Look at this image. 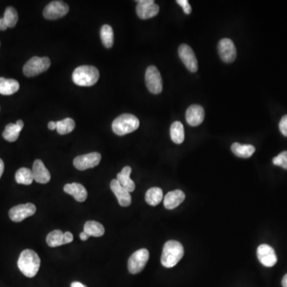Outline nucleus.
<instances>
[{
	"label": "nucleus",
	"mask_w": 287,
	"mask_h": 287,
	"mask_svg": "<svg viewBox=\"0 0 287 287\" xmlns=\"http://www.w3.org/2000/svg\"><path fill=\"white\" fill-rule=\"evenodd\" d=\"M50 65L51 62L50 58L47 57L40 58L34 56L24 65L23 74L26 77L31 78L46 71L50 68Z\"/></svg>",
	"instance_id": "obj_5"
},
{
	"label": "nucleus",
	"mask_w": 287,
	"mask_h": 287,
	"mask_svg": "<svg viewBox=\"0 0 287 287\" xmlns=\"http://www.w3.org/2000/svg\"><path fill=\"white\" fill-rule=\"evenodd\" d=\"M279 130L283 136L287 137V115L283 116L282 118L279 123Z\"/></svg>",
	"instance_id": "obj_34"
},
{
	"label": "nucleus",
	"mask_w": 287,
	"mask_h": 287,
	"mask_svg": "<svg viewBox=\"0 0 287 287\" xmlns=\"http://www.w3.org/2000/svg\"><path fill=\"white\" fill-rule=\"evenodd\" d=\"M205 117L204 110L199 105H192L186 112V121L191 126H198L203 123Z\"/></svg>",
	"instance_id": "obj_17"
},
{
	"label": "nucleus",
	"mask_w": 287,
	"mask_h": 287,
	"mask_svg": "<svg viewBox=\"0 0 287 287\" xmlns=\"http://www.w3.org/2000/svg\"><path fill=\"white\" fill-rule=\"evenodd\" d=\"M257 256L264 267H272L277 263L278 258L275 250L267 244H262L258 247Z\"/></svg>",
	"instance_id": "obj_15"
},
{
	"label": "nucleus",
	"mask_w": 287,
	"mask_h": 287,
	"mask_svg": "<svg viewBox=\"0 0 287 287\" xmlns=\"http://www.w3.org/2000/svg\"><path fill=\"white\" fill-rule=\"evenodd\" d=\"M149 259V252L145 248L135 251L128 261V269L130 273L137 275L143 271Z\"/></svg>",
	"instance_id": "obj_6"
},
{
	"label": "nucleus",
	"mask_w": 287,
	"mask_h": 287,
	"mask_svg": "<svg viewBox=\"0 0 287 287\" xmlns=\"http://www.w3.org/2000/svg\"><path fill=\"white\" fill-rule=\"evenodd\" d=\"M19 90V83L14 79L0 78V94L12 95Z\"/></svg>",
	"instance_id": "obj_22"
},
{
	"label": "nucleus",
	"mask_w": 287,
	"mask_h": 287,
	"mask_svg": "<svg viewBox=\"0 0 287 287\" xmlns=\"http://www.w3.org/2000/svg\"><path fill=\"white\" fill-rule=\"evenodd\" d=\"M101 39L102 43L106 48H111L114 45V30L111 26L106 24L102 26L101 29Z\"/></svg>",
	"instance_id": "obj_29"
},
{
	"label": "nucleus",
	"mask_w": 287,
	"mask_h": 287,
	"mask_svg": "<svg viewBox=\"0 0 287 287\" xmlns=\"http://www.w3.org/2000/svg\"><path fill=\"white\" fill-rule=\"evenodd\" d=\"M84 232H86L89 236L101 237L105 234V228L102 223L97 221H87L84 225Z\"/></svg>",
	"instance_id": "obj_24"
},
{
	"label": "nucleus",
	"mask_w": 287,
	"mask_h": 287,
	"mask_svg": "<svg viewBox=\"0 0 287 287\" xmlns=\"http://www.w3.org/2000/svg\"><path fill=\"white\" fill-rule=\"evenodd\" d=\"M32 173L34 180L39 183H47L51 179L50 171L46 168L41 159L34 160Z\"/></svg>",
	"instance_id": "obj_18"
},
{
	"label": "nucleus",
	"mask_w": 287,
	"mask_h": 287,
	"mask_svg": "<svg viewBox=\"0 0 287 287\" xmlns=\"http://www.w3.org/2000/svg\"><path fill=\"white\" fill-rule=\"evenodd\" d=\"M170 135L172 142L177 144H180L184 141V130L183 124L179 122H175L170 128Z\"/></svg>",
	"instance_id": "obj_25"
},
{
	"label": "nucleus",
	"mask_w": 287,
	"mask_h": 287,
	"mask_svg": "<svg viewBox=\"0 0 287 287\" xmlns=\"http://www.w3.org/2000/svg\"><path fill=\"white\" fill-rule=\"evenodd\" d=\"M184 254L183 245L175 240L166 242L162 252L161 264L166 268L175 267L183 258Z\"/></svg>",
	"instance_id": "obj_2"
},
{
	"label": "nucleus",
	"mask_w": 287,
	"mask_h": 287,
	"mask_svg": "<svg viewBox=\"0 0 287 287\" xmlns=\"http://www.w3.org/2000/svg\"><path fill=\"white\" fill-rule=\"evenodd\" d=\"M70 287H86V286L82 284V283H79V282H74V283H71Z\"/></svg>",
	"instance_id": "obj_38"
},
{
	"label": "nucleus",
	"mask_w": 287,
	"mask_h": 287,
	"mask_svg": "<svg viewBox=\"0 0 287 287\" xmlns=\"http://www.w3.org/2000/svg\"><path fill=\"white\" fill-rule=\"evenodd\" d=\"M4 171V163L2 159H0V178L2 175Z\"/></svg>",
	"instance_id": "obj_39"
},
{
	"label": "nucleus",
	"mask_w": 287,
	"mask_h": 287,
	"mask_svg": "<svg viewBox=\"0 0 287 287\" xmlns=\"http://www.w3.org/2000/svg\"><path fill=\"white\" fill-rule=\"evenodd\" d=\"M185 199V194L181 190H175L166 194L163 199V205L168 210L175 209Z\"/></svg>",
	"instance_id": "obj_19"
},
{
	"label": "nucleus",
	"mask_w": 287,
	"mask_h": 287,
	"mask_svg": "<svg viewBox=\"0 0 287 287\" xmlns=\"http://www.w3.org/2000/svg\"><path fill=\"white\" fill-rule=\"evenodd\" d=\"M40 264L39 256L33 250H24L20 254L18 260V269L26 277H34L39 270Z\"/></svg>",
	"instance_id": "obj_1"
},
{
	"label": "nucleus",
	"mask_w": 287,
	"mask_h": 287,
	"mask_svg": "<svg viewBox=\"0 0 287 287\" xmlns=\"http://www.w3.org/2000/svg\"><path fill=\"white\" fill-rule=\"evenodd\" d=\"M57 132L61 135L70 134L75 128V122L72 118H67L56 122Z\"/></svg>",
	"instance_id": "obj_30"
},
{
	"label": "nucleus",
	"mask_w": 287,
	"mask_h": 287,
	"mask_svg": "<svg viewBox=\"0 0 287 287\" xmlns=\"http://www.w3.org/2000/svg\"><path fill=\"white\" fill-rule=\"evenodd\" d=\"M64 191L71 195L78 202L86 201L88 193L86 187L78 183H67L64 186Z\"/></svg>",
	"instance_id": "obj_20"
},
{
	"label": "nucleus",
	"mask_w": 287,
	"mask_h": 287,
	"mask_svg": "<svg viewBox=\"0 0 287 287\" xmlns=\"http://www.w3.org/2000/svg\"><path fill=\"white\" fill-rule=\"evenodd\" d=\"M139 126V120L136 116L124 114L114 120L112 129L117 135L125 136L138 130Z\"/></svg>",
	"instance_id": "obj_4"
},
{
	"label": "nucleus",
	"mask_w": 287,
	"mask_h": 287,
	"mask_svg": "<svg viewBox=\"0 0 287 287\" xmlns=\"http://www.w3.org/2000/svg\"><path fill=\"white\" fill-rule=\"evenodd\" d=\"M163 199V191L159 187H151L145 194V200L147 204L156 206Z\"/></svg>",
	"instance_id": "obj_26"
},
{
	"label": "nucleus",
	"mask_w": 287,
	"mask_h": 287,
	"mask_svg": "<svg viewBox=\"0 0 287 287\" xmlns=\"http://www.w3.org/2000/svg\"><path fill=\"white\" fill-rule=\"evenodd\" d=\"M231 151L239 157L249 158L255 151V147L251 144H241L239 143H234L231 145Z\"/></svg>",
	"instance_id": "obj_23"
},
{
	"label": "nucleus",
	"mask_w": 287,
	"mask_h": 287,
	"mask_svg": "<svg viewBox=\"0 0 287 287\" xmlns=\"http://www.w3.org/2000/svg\"><path fill=\"white\" fill-rule=\"evenodd\" d=\"M110 188L118 199V203L122 207H129L132 203V197L130 192L124 188L118 179H113L110 183Z\"/></svg>",
	"instance_id": "obj_16"
},
{
	"label": "nucleus",
	"mask_w": 287,
	"mask_h": 287,
	"mask_svg": "<svg viewBox=\"0 0 287 287\" xmlns=\"http://www.w3.org/2000/svg\"><path fill=\"white\" fill-rule=\"evenodd\" d=\"M178 54L187 70L191 73L198 70V62L193 50L187 44H182L178 49Z\"/></svg>",
	"instance_id": "obj_11"
},
{
	"label": "nucleus",
	"mask_w": 287,
	"mask_h": 287,
	"mask_svg": "<svg viewBox=\"0 0 287 287\" xmlns=\"http://www.w3.org/2000/svg\"><path fill=\"white\" fill-rule=\"evenodd\" d=\"M22 130V128L19 127L17 124H8L2 133V137L7 142H14L18 140Z\"/></svg>",
	"instance_id": "obj_28"
},
{
	"label": "nucleus",
	"mask_w": 287,
	"mask_h": 287,
	"mask_svg": "<svg viewBox=\"0 0 287 287\" xmlns=\"http://www.w3.org/2000/svg\"><path fill=\"white\" fill-rule=\"evenodd\" d=\"M136 7L138 17L142 19H148L153 18L159 13V7L154 3L153 0H138Z\"/></svg>",
	"instance_id": "obj_12"
},
{
	"label": "nucleus",
	"mask_w": 287,
	"mask_h": 287,
	"mask_svg": "<svg viewBox=\"0 0 287 287\" xmlns=\"http://www.w3.org/2000/svg\"><path fill=\"white\" fill-rule=\"evenodd\" d=\"M102 159V155L99 152L94 151L90 153L85 154V155H78L74 158V167L80 171H85V170L95 167L99 164Z\"/></svg>",
	"instance_id": "obj_9"
},
{
	"label": "nucleus",
	"mask_w": 287,
	"mask_h": 287,
	"mask_svg": "<svg viewBox=\"0 0 287 287\" xmlns=\"http://www.w3.org/2000/svg\"><path fill=\"white\" fill-rule=\"evenodd\" d=\"M218 51L223 62L231 63L235 61L237 56V50L235 44L229 38H223L218 44Z\"/></svg>",
	"instance_id": "obj_13"
},
{
	"label": "nucleus",
	"mask_w": 287,
	"mask_h": 287,
	"mask_svg": "<svg viewBox=\"0 0 287 287\" xmlns=\"http://www.w3.org/2000/svg\"><path fill=\"white\" fill-rule=\"evenodd\" d=\"M99 71L92 66H81L76 68L72 74L73 82L79 86H92L99 79Z\"/></svg>",
	"instance_id": "obj_3"
},
{
	"label": "nucleus",
	"mask_w": 287,
	"mask_h": 287,
	"mask_svg": "<svg viewBox=\"0 0 287 287\" xmlns=\"http://www.w3.org/2000/svg\"><path fill=\"white\" fill-rule=\"evenodd\" d=\"M89 238H90V236L84 231L80 234V239H82V241H86Z\"/></svg>",
	"instance_id": "obj_37"
},
{
	"label": "nucleus",
	"mask_w": 287,
	"mask_h": 287,
	"mask_svg": "<svg viewBox=\"0 0 287 287\" xmlns=\"http://www.w3.org/2000/svg\"><path fill=\"white\" fill-rule=\"evenodd\" d=\"M179 6L183 8V12L185 14H189L191 12V6H190L189 2L187 0H177L176 1Z\"/></svg>",
	"instance_id": "obj_33"
},
{
	"label": "nucleus",
	"mask_w": 287,
	"mask_h": 287,
	"mask_svg": "<svg viewBox=\"0 0 287 287\" xmlns=\"http://www.w3.org/2000/svg\"><path fill=\"white\" fill-rule=\"evenodd\" d=\"M275 165L280 166L287 170V151H283L273 159Z\"/></svg>",
	"instance_id": "obj_32"
},
{
	"label": "nucleus",
	"mask_w": 287,
	"mask_h": 287,
	"mask_svg": "<svg viewBox=\"0 0 287 287\" xmlns=\"http://www.w3.org/2000/svg\"><path fill=\"white\" fill-rule=\"evenodd\" d=\"M132 168L130 166H126L124 167L121 172L117 175V179L119 182L120 184L126 188L129 192H133L135 190L136 186L134 180L130 178Z\"/></svg>",
	"instance_id": "obj_21"
},
{
	"label": "nucleus",
	"mask_w": 287,
	"mask_h": 287,
	"mask_svg": "<svg viewBox=\"0 0 287 287\" xmlns=\"http://www.w3.org/2000/svg\"><path fill=\"white\" fill-rule=\"evenodd\" d=\"M36 212V207L33 203H28L26 204H19L14 206L9 211V217L12 221L15 223L23 221L24 219L34 215Z\"/></svg>",
	"instance_id": "obj_10"
},
{
	"label": "nucleus",
	"mask_w": 287,
	"mask_h": 287,
	"mask_svg": "<svg viewBox=\"0 0 287 287\" xmlns=\"http://www.w3.org/2000/svg\"><path fill=\"white\" fill-rule=\"evenodd\" d=\"M7 29L6 24L4 22L2 18H0V30H6Z\"/></svg>",
	"instance_id": "obj_35"
},
{
	"label": "nucleus",
	"mask_w": 287,
	"mask_h": 287,
	"mask_svg": "<svg viewBox=\"0 0 287 287\" xmlns=\"http://www.w3.org/2000/svg\"><path fill=\"white\" fill-rule=\"evenodd\" d=\"M145 83L147 90L153 94H160L163 90L161 75L157 68L150 66L145 72Z\"/></svg>",
	"instance_id": "obj_7"
},
{
	"label": "nucleus",
	"mask_w": 287,
	"mask_h": 287,
	"mask_svg": "<svg viewBox=\"0 0 287 287\" xmlns=\"http://www.w3.org/2000/svg\"><path fill=\"white\" fill-rule=\"evenodd\" d=\"M282 285L283 287H287V274L283 277V280H282Z\"/></svg>",
	"instance_id": "obj_40"
},
{
	"label": "nucleus",
	"mask_w": 287,
	"mask_h": 287,
	"mask_svg": "<svg viewBox=\"0 0 287 287\" xmlns=\"http://www.w3.org/2000/svg\"><path fill=\"white\" fill-rule=\"evenodd\" d=\"M4 22L8 27H14L16 23L18 22V16L17 10L12 6H8L4 12V15L2 17Z\"/></svg>",
	"instance_id": "obj_31"
},
{
	"label": "nucleus",
	"mask_w": 287,
	"mask_h": 287,
	"mask_svg": "<svg viewBox=\"0 0 287 287\" xmlns=\"http://www.w3.org/2000/svg\"><path fill=\"white\" fill-rule=\"evenodd\" d=\"M15 180L19 184L30 185L34 180L32 170L29 169L27 167H21L16 171Z\"/></svg>",
	"instance_id": "obj_27"
},
{
	"label": "nucleus",
	"mask_w": 287,
	"mask_h": 287,
	"mask_svg": "<svg viewBox=\"0 0 287 287\" xmlns=\"http://www.w3.org/2000/svg\"><path fill=\"white\" fill-rule=\"evenodd\" d=\"M70 8L67 3L62 1H52L44 8V18L49 20L58 19L66 15Z\"/></svg>",
	"instance_id": "obj_8"
},
{
	"label": "nucleus",
	"mask_w": 287,
	"mask_h": 287,
	"mask_svg": "<svg viewBox=\"0 0 287 287\" xmlns=\"http://www.w3.org/2000/svg\"><path fill=\"white\" fill-rule=\"evenodd\" d=\"M48 128H49V130H56V129H57V124L54 122H49V124H48Z\"/></svg>",
	"instance_id": "obj_36"
},
{
	"label": "nucleus",
	"mask_w": 287,
	"mask_h": 287,
	"mask_svg": "<svg viewBox=\"0 0 287 287\" xmlns=\"http://www.w3.org/2000/svg\"><path fill=\"white\" fill-rule=\"evenodd\" d=\"M74 240V236L70 231L62 232L60 230H54L46 236V243L50 247H57L70 243Z\"/></svg>",
	"instance_id": "obj_14"
}]
</instances>
